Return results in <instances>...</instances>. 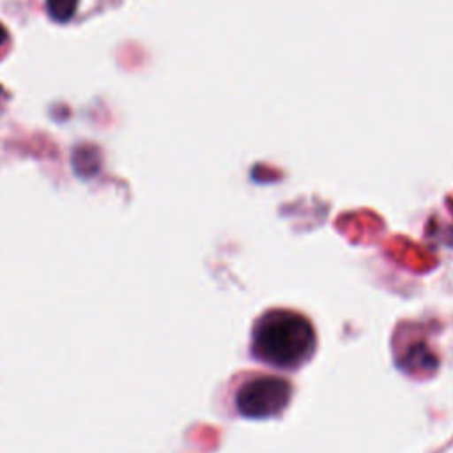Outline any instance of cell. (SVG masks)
I'll use <instances>...</instances> for the list:
<instances>
[{
	"mask_svg": "<svg viewBox=\"0 0 453 453\" xmlns=\"http://www.w3.org/2000/svg\"><path fill=\"white\" fill-rule=\"evenodd\" d=\"M7 39H9L7 30H5V27H4V25H0V46H4V44L7 42Z\"/></svg>",
	"mask_w": 453,
	"mask_h": 453,
	"instance_id": "cell-5",
	"label": "cell"
},
{
	"mask_svg": "<svg viewBox=\"0 0 453 453\" xmlns=\"http://www.w3.org/2000/svg\"><path fill=\"white\" fill-rule=\"evenodd\" d=\"M317 350V333L308 317L296 310L271 308L251 327V356L278 370H297Z\"/></svg>",
	"mask_w": 453,
	"mask_h": 453,
	"instance_id": "cell-1",
	"label": "cell"
},
{
	"mask_svg": "<svg viewBox=\"0 0 453 453\" xmlns=\"http://www.w3.org/2000/svg\"><path fill=\"white\" fill-rule=\"evenodd\" d=\"M292 384L280 375L251 373L235 391V411L250 419L280 416L290 403Z\"/></svg>",
	"mask_w": 453,
	"mask_h": 453,
	"instance_id": "cell-2",
	"label": "cell"
},
{
	"mask_svg": "<svg viewBox=\"0 0 453 453\" xmlns=\"http://www.w3.org/2000/svg\"><path fill=\"white\" fill-rule=\"evenodd\" d=\"M78 9V0H46V11L58 23L69 21Z\"/></svg>",
	"mask_w": 453,
	"mask_h": 453,
	"instance_id": "cell-4",
	"label": "cell"
},
{
	"mask_svg": "<svg viewBox=\"0 0 453 453\" xmlns=\"http://www.w3.org/2000/svg\"><path fill=\"white\" fill-rule=\"evenodd\" d=\"M73 166H74V172L83 179H90L92 175H96L101 166L97 149L90 145L78 147L73 154Z\"/></svg>",
	"mask_w": 453,
	"mask_h": 453,
	"instance_id": "cell-3",
	"label": "cell"
}]
</instances>
